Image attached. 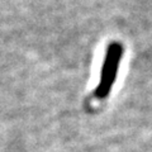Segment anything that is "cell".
I'll use <instances>...</instances> for the list:
<instances>
[{
	"label": "cell",
	"instance_id": "6da1fadb",
	"mask_svg": "<svg viewBox=\"0 0 152 152\" xmlns=\"http://www.w3.org/2000/svg\"><path fill=\"white\" fill-rule=\"evenodd\" d=\"M122 56H123V46L119 42H112L107 48L105 58H104V64L100 72V79H99V83L94 91L95 98L103 100V99L109 96L113 85L115 83Z\"/></svg>",
	"mask_w": 152,
	"mask_h": 152
}]
</instances>
